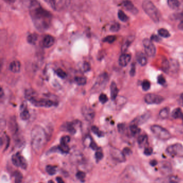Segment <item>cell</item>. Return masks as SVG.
<instances>
[{
	"mask_svg": "<svg viewBox=\"0 0 183 183\" xmlns=\"http://www.w3.org/2000/svg\"><path fill=\"white\" fill-rule=\"evenodd\" d=\"M75 82L79 85H85L87 83V80L83 77H76L75 78Z\"/></svg>",
	"mask_w": 183,
	"mask_h": 183,
	"instance_id": "cell-33",
	"label": "cell"
},
{
	"mask_svg": "<svg viewBox=\"0 0 183 183\" xmlns=\"http://www.w3.org/2000/svg\"><path fill=\"white\" fill-rule=\"evenodd\" d=\"M158 83L160 84L161 85H164V84L166 82L165 79L164 78L163 75H160L158 77Z\"/></svg>",
	"mask_w": 183,
	"mask_h": 183,
	"instance_id": "cell-47",
	"label": "cell"
},
{
	"mask_svg": "<svg viewBox=\"0 0 183 183\" xmlns=\"http://www.w3.org/2000/svg\"><path fill=\"white\" fill-rule=\"evenodd\" d=\"M178 28L180 30H183V20L181 21V22L179 24Z\"/></svg>",
	"mask_w": 183,
	"mask_h": 183,
	"instance_id": "cell-59",
	"label": "cell"
},
{
	"mask_svg": "<svg viewBox=\"0 0 183 183\" xmlns=\"http://www.w3.org/2000/svg\"><path fill=\"white\" fill-rule=\"evenodd\" d=\"M136 60L141 66H144L147 64V57L141 52L136 54Z\"/></svg>",
	"mask_w": 183,
	"mask_h": 183,
	"instance_id": "cell-18",
	"label": "cell"
},
{
	"mask_svg": "<svg viewBox=\"0 0 183 183\" xmlns=\"http://www.w3.org/2000/svg\"><path fill=\"white\" fill-rule=\"evenodd\" d=\"M99 99L100 100V102L102 103V104H105V103L107 102L108 98H107V97L105 94H100V95L99 96Z\"/></svg>",
	"mask_w": 183,
	"mask_h": 183,
	"instance_id": "cell-44",
	"label": "cell"
},
{
	"mask_svg": "<svg viewBox=\"0 0 183 183\" xmlns=\"http://www.w3.org/2000/svg\"><path fill=\"white\" fill-rule=\"evenodd\" d=\"M21 112L20 115L21 118L23 120H27L29 119L30 117V115L29 112L27 108L25 109H24L23 110H21Z\"/></svg>",
	"mask_w": 183,
	"mask_h": 183,
	"instance_id": "cell-32",
	"label": "cell"
},
{
	"mask_svg": "<svg viewBox=\"0 0 183 183\" xmlns=\"http://www.w3.org/2000/svg\"><path fill=\"white\" fill-rule=\"evenodd\" d=\"M110 154L114 160L119 162H124L126 161L125 155L123 152L119 149L112 148L110 149Z\"/></svg>",
	"mask_w": 183,
	"mask_h": 183,
	"instance_id": "cell-11",
	"label": "cell"
},
{
	"mask_svg": "<svg viewBox=\"0 0 183 183\" xmlns=\"http://www.w3.org/2000/svg\"><path fill=\"white\" fill-rule=\"evenodd\" d=\"M82 112L85 119L88 122H91L94 120L95 116V112L91 107L87 106L83 107L82 110Z\"/></svg>",
	"mask_w": 183,
	"mask_h": 183,
	"instance_id": "cell-12",
	"label": "cell"
},
{
	"mask_svg": "<svg viewBox=\"0 0 183 183\" xmlns=\"http://www.w3.org/2000/svg\"><path fill=\"white\" fill-rule=\"evenodd\" d=\"M14 176L15 177V183H21L23 179V175L19 171H15L14 173Z\"/></svg>",
	"mask_w": 183,
	"mask_h": 183,
	"instance_id": "cell-35",
	"label": "cell"
},
{
	"mask_svg": "<svg viewBox=\"0 0 183 183\" xmlns=\"http://www.w3.org/2000/svg\"><path fill=\"white\" fill-rule=\"evenodd\" d=\"M31 146L35 153H39L46 142V134L43 128L36 126L31 131Z\"/></svg>",
	"mask_w": 183,
	"mask_h": 183,
	"instance_id": "cell-2",
	"label": "cell"
},
{
	"mask_svg": "<svg viewBox=\"0 0 183 183\" xmlns=\"http://www.w3.org/2000/svg\"><path fill=\"white\" fill-rule=\"evenodd\" d=\"M56 74L58 75V76L61 78V79H64L66 78L67 76V74L66 72L62 70V69H58L57 70H56Z\"/></svg>",
	"mask_w": 183,
	"mask_h": 183,
	"instance_id": "cell-40",
	"label": "cell"
},
{
	"mask_svg": "<svg viewBox=\"0 0 183 183\" xmlns=\"http://www.w3.org/2000/svg\"><path fill=\"white\" fill-rule=\"evenodd\" d=\"M167 153L171 156L183 157V146L181 144H175L168 147Z\"/></svg>",
	"mask_w": 183,
	"mask_h": 183,
	"instance_id": "cell-6",
	"label": "cell"
},
{
	"mask_svg": "<svg viewBox=\"0 0 183 183\" xmlns=\"http://www.w3.org/2000/svg\"><path fill=\"white\" fill-rule=\"evenodd\" d=\"M135 64H132V67L130 68V75L132 76H134L135 74Z\"/></svg>",
	"mask_w": 183,
	"mask_h": 183,
	"instance_id": "cell-53",
	"label": "cell"
},
{
	"mask_svg": "<svg viewBox=\"0 0 183 183\" xmlns=\"http://www.w3.org/2000/svg\"><path fill=\"white\" fill-rule=\"evenodd\" d=\"M131 59V56L128 54L123 53L122 54L119 59V64L122 67H125L130 62Z\"/></svg>",
	"mask_w": 183,
	"mask_h": 183,
	"instance_id": "cell-14",
	"label": "cell"
},
{
	"mask_svg": "<svg viewBox=\"0 0 183 183\" xmlns=\"http://www.w3.org/2000/svg\"><path fill=\"white\" fill-rule=\"evenodd\" d=\"M150 164H151V166H155L156 165L158 164V162L156 160H152L151 162H150Z\"/></svg>",
	"mask_w": 183,
	"mask_h": 183,
	"instance_id": "cell-58",
	"label": "cell"
},
{
	"mask_svg": "<svg viewBox=\"0 0 183 183\" xmlns=\"http://www.w3.org/2000/svg\"><path fill=\"white\" fill-rule=\"evenodd\" d=\"M108 75L107 73H104L98 77L96 83L94 85V88H92L94 92L98 91L102 89L108 82Z\"/></svg>",
	"mask_w": 183,
	"mask_h": 183,
	"instance_id": "cell-8",
	"label": "cell"
},
{
	"mask_svg": "<svg viewBox=\"0 0 183 183\" xmlns=\"http://www.w3.org/2000/svg\"><path fill=\"white\" fill-rule=\"evenodd\" d=\"M151 132L158 138L166 140L171 137V134L168 130L161 126L158 125H153L151 127Z\"/></svg>",
	"mask_w": 183,
	"mask_h": 183,
	"instance_id": "cell-4",
	"label": "cell"
},
{
	"mask_svg": "<svg viewBox=\"0 0 183 183\" xmlns=\"http://www.w3.org/2000/svg\"><path fill=\"white\" fill-rule=\"evenodd\" d=\"M179 181V178L176 176H171L169 178V181L171 183H177Z\"/></svg>",
	"mask_w": 183,
	"mask_h": 183,
	"instance_id": "cell-51",
	"label": "cell"
},
{
	"mask_svg": "<svg viewBox=\"0 0 183 183\" xmlns=\"http://www.w3.org/2000/svg\"><path fill=\"white\" fill-rule=\"evenodd\" d=\"M147 141H148V137L145 134L141 135L138 138V145L140 146H144L147 143Z\"/></svg>",
	"mask_w": 183,
	"mask_h": 183,
	"instance_id": "cell-28",
	"label": "cell"
},
{
	"mask_svg": "<svg viewBox=\"0 0 183 183\" xmlns=\"http://www.w3.org/2000/svg\"><path fill=\"white\" fill-rule=\"evenodd\" d=\"M120 25L119 23L113 24V25H112L110 27V30L112 32H117L120 30Z\"/></svg>",
	"mask_w": 183,
	"mask_h": 183,
	"instance_id": "cell-43",
	"label": "cell"
},
{
	"mask_svg": "<svg viewBox=\"0 0 183 183\" xmlns=\"http://www.w3.org/2000/svg\"><path fill=\"white\" fill-rule=\"evenodd\" d=\"M150 40H151V41H160V38L158 36L154 34V35H153V36L151 37Z\"/></svg>",
	"mask_w": 183,
	"mask_h": 183,
	"instance_id": "cell-57",
	"label": "cell"
},
{
	"mask_svg": "<svg viewBox=\"0 0 183 183\" xmlns=\"http://www.w3.org/2000/svg\"><path fill=\"white\" fill-rule=\"evenodd\" d=\"M142 8L145 13L155 23L160 21L161 14L158 9L153 3L149 0H145L142 3Z\"/></svg>",
	"mask_w": 183,
	"mask_h": 183,
	"instance_id": "cell-3",
	"label": "cell"
},
{
	"mask_svg": "<svg viewBox=\"0 0 183 183\" xmlns=\"http://www.w3.org/2000/svg\"><path fill=\"white\" fill-rule=\"evenodd\" d=\"M142 89L144 91H147L150 89V83L149 82V81L147 80H145L143 82L142 84Z\"/></svg>",
	"mask_w": 183,
	"mask_h": 183,
	"instance_id": "cell-42",
	"label": "cell"
},
{
	"mask_svg": "<svg viewBox=\"0 0 183 183\" xmlns=\"http://www.w3.org/2000/svg\"><path fill=\"white\" fill-rule=\"evenodd\" d=\"M118 16L119 17L120 20L123 22H126L128 20V17L126 15L123 11L119 10L118 13Z\"/></svg>",
	"mask_w": 183,
	"mask_h": 183,
	"instance_id": "cell-36",
	"label": "cell"
},
{
	"mask_svg": "<svg viewBox=\"0 0 183 183\" xmlns=\"http://www.w3.org/2000/svg\"><path fill=\"white\" fill-rule=\"evenodd\" d=\"M30 16L37 29L44 31L49 28L52 21V15L49 11L41 6L36 0L32 1L30 6Z\"/></svg>",
	"mask_w": 183,
	"mask_h": 183,
	"instance_id": "cell-1",
	"label": "cell"
},
{
	"mask_svg": "<svg viewBox=\"0 0 183 183\" xmlns=\"http://www.w3.org/2000/svg\"><path fill=\"white\" fill-rule=\"evenodd\" d=\"M110 90H111V98L112 100H115L117 98L118 94V89L117 86L116 85L115 82H112L110 87Z\"/></svg>",
	"mask_w": 183,
	"mask_h": 183,
	"instance_id": "cell-20",
	"label": "cell"
},
{
	"mask_svg": "<svg viewBox=\"0 0 183 183\" xmlns=\"http://www.w3.org/2000/svg\"><path fill=\"white\" fill-rule=\"evenodd\" d=\"M46 170L49 175H54L56 173V166L52 165H47L46 167Z\"/></svg>",
	"mask_w": 183,
	"mask_h": 183,
	"instance_id": "cell-37",
	"label": "cell"
},
{
	"mask_svg": "<svg viewBox=\"0 0 183 183\" xmlns=\"http://www.w3.org/2000/svg\"><path fill=\"white\" fill-rule=\"evenodd\" d=\"M123 152V154L125 156L130 155L132 153V150L129 148H124Z\"/></svg>",
	"mask_w": 183,
	"mask_h": 183,
	"instance_id": "cell-52",
	"label": "cell"
},
{
	"mask_svg": "<svg viewBox=\"0 0 183 183\" xmlns=\"http://www.w3.org/2000/svg\"><path fill=\"white\" fill-rule=\"evenodd\" d=\"M76 176L77 178V179L82 181V180L84 179V178L85 177V173L83 171H79L77 173Z\"/></svg>",
	"mask_w": 183,
	"mask_h": 183,
	"instance_id": "cell-45",
	"label": "cell"
},
{
	"mask_svg": "<svg viewBox=\"0 0 183 183\" xmlns=\"http://www.w3.org/2000/svg\"><path fill=\"white\" fill-rule=\"evenodd\" d=\"M20 156L19 153H17L12 156V162L14 165L17 167L20 166Z\"/></svg>",
	"mask_w": 183,
	"mask_h": 183,
	"instance_id": "cell-29",
	"label": "cell"
},
{
	"mask_svg": "<svg viewBox=\"0 0 183 183\" xmlns=\"http://www.w3.org/2000/svg\"><path fill=\"white\" fill-rule=\"evenodd\" d=\"M134 37L130 36L126 39V41L122 46V51L123 53H125L127 51L130 45L132 44V41H134Z\"/></svg>",
	"mask_w": 183,
	"mask_h": 183,
	"instance_id": "cell-21",
	"label": "cell"
},
{
	"mask_svg": "<svg viewBox=\"0 0 183 183\" xmlns=\"http://www.w3.org/2000/svg\"><path fill=\"white\" fill-rule=\"evenodd\" d=\"M172 18L174 19H181L183 18V12L175 13L174 14H173Z\"/></svg>",
	"mask_w": 183,
	"mask_h": 183,
	"instance_id": "cell-46",
	"label": "cell"
},
{
	"mask_svg": "<svg viewBox=\"0 0 183 183\" xmlns=\"http://www.w3.org/2000/svg\"><path fill=\"white\" fill-rule=\"evenodd\" d=\"M21 65L20 62L17 60L11 62L9 65L10 70L15 73L19 72V71L21 70Z\"/></svg>",
	"mask_w": 183,
	"mask_h": 183,
	"instance_id": "cell-17",
	"label": "cell"
},
{
	"mask_svg": "<svg viewBox=\"0 0 183 183\" xmlns=\"http://www.w3.org/2000/svg\"><path fill=\"white\" fill-rule=\"evenodd\" d=\"M76 124L75 123H67L66 124H64V127H62L64 128V130H67L68 132H69L71 134H75L76 132V130L75 128L74 125Z\"/></svg>",
	"mask_w": 183,
	"mask_h": 183,
	"instance_id": "cell-19",
	"label": "cell"
},
{
	"mask_svg": "<svg viewBox=\"0 0 183 183\" xmlns=\"http://www.w3.org/2000/svg\"><path fill=\"white\" fill-rule=\"evenodd\" d=\"M143 45L145 47V51L147 56L149 57H153L155 56L156 47L152 41L148 39H145L143 41Z\"/></svg>",
	"mask_w": 183,
	"mask_h": 183,
	"instance_id": "cell-7",
	"label": "cell"
},
{
	"mask_svg": "<svg viewBox=\"0 0 183 183\" xmlns=\"http://www.w3.org/2000/svg\"><path fill=\"white\" fill-rule=\"evenodd\" d=\"M178 69H179V64L178 63V62L174 59H171L169 61L168 72L175 74L178 72Z\"/></svg>",
	"mask_w": 183,
	"mask_h": 183,
	"instance_id": "cell-15",
	"label": "cell"
},
{
	"mask_svg": "<svg viewBox=\"0 0 183 183\" xmlns=\"http://www.w3.org/2000/svg\"><path fill=\"white\" fill-rule=\"evenodd\" d=\"M181 98H182V99L183 100V94L181 95Z\"/></svg>",
	"mask_w": 183,
	"mask_h": 183,
	"instance_id": "cell-62",
	"label": "cell"
},
{
	"mask_svg": "<svg viewBox=\"0 0 183 183\" xmlns=\"http://www.w3.org/2000/svg\"><path fill=\"white\" fill-rule=\"evenodd\" d=\"M91 130L92 131L94 132V133L97 135L98 137H102L103 136V133L102 131H100V130H99V128L95 126H92Z\"/></svg>",
	"mask_w": 183,
	"mask_h": 183,
	"instance_id": "cell-39",
	"label": "cell"
},
{
	"mask_svg": "<svg viewBox=\"0 0 183 183\" xmlns=\"http://www.w3.org/2000/svg\"><path fill=\"white\" fill-rule=\"evenodd\" d=\"M125 126L123 123H121V124H119L118 126V130L119 132H123L124 130H125Z\"/></svg>",
	"mask_w": 183,
	"mask_h": 183,
	"instance_id": "cell-55",
	"label": "cell"
},
{
	"mask_svg": "<svg viewBox=\"0 0 183 183\" xmlns=\"http://www.w3.org/2000/svg\"><path fill=\"white\" fill-rule=\"evenodd\" d=\"M115 39H116V37L115 36H109L107 37L106 38H105L103 41L104 42H107V43L111 44V43H113L115 41Z\"/></svg>",
	"mask_w": 183,
	"mask_h": 183,
	"instance_id": "cell-41",
	"label": "cell"
},
{
	"mask_svg": "<svg viewBox=\"0 0 183 183\" xmlns=\"http://www.w3.org/2000/svg\"><path fill=\"white\" fill-rule=\"evenodd\" d=\"M31 103L35 107H49L55 105V103L52 100L49 99H38L35 98L31 100H30Z\"/></svg>",
	"mask_w": 183,
	"mask_h": 183,
	"instance_id": "cell-9",
	"label": "cell"
},
{
	"mask_svg": "<svg viewBox=\"0 0 183 183\" xmlns=\"http://www.w3.org/2000/svg\"><path fill=\"white\" fill-rule=\"evenodd\" d=\"M130 132L133 136H135L140 133L141 130L138 127V126L136 124L132 123L131 126L130 127Z\"/></svg>",
	"mask_w": 183,
	"mask_h": 183,
	"instance_id": "cell-26",
	"label": "cell"
},
{
	"mask_svg": "<svg viewBox=\"0 0 183 183\" xmlns=\"http://www.w3.org/2000/svg\"><path fill=\"white\" fill-rule=\"evenodd\" d=\"M70 140V138L69 136H64L62 137L61 138V141L60 143H65V144H68V142H69Z\"/></svg>",
	"mask_w": 183,
	"mask_h": 183,
	"instance_id": "cell-48",
	"label": "cell"
},
{
	"mask_svg": "<svg viewBox=\"0 0 183 183\" xmlns=\"http://www.w3.org/2000/svg\"><path fill=\"white\" fill-rule=\"evenodd\" d=\"M153 149L152 148L148 147V148H146L145 149L144 154H145V155H151L152 153H153Z\"/></svg>",
	"mask_w": 183,
	"mask_h": 183,
	"instance_id": "cell-49",
	"label": "cell"
},
{
	"mask_svg": "<svg viewBox=\"0 0 183 183\" xmlns=\"http://www.w3.org/2000/svg\"><path fill=\"white\" fill-rule=\"evenodd\" d=\"M56 181H58V183H64V181H63L61 178H60V177H56Z\"/></svg>",
	"mask_w": 183,
	"mask_h": 183,
	"instance_id": "cell-60",
	"label": "cell"
},
{
	"mask_svg": "<svg viewBox=\"0 0 183 183\" xmlns=\"http://www.w3.org/2000/svg\"><path fill=\"white\" fill-rule=\"evenodd\" d=\"M164 98L156 94H149L145 97V102L148 104H159L163 102Z\"/></svg>",
	"mask_w": 183,
	"mask_h": 183,
	"instance_id": "cell-10",
	"label": "cell"
},
{
	"mask_svg": "<svg viewBox=\"0 0 183 183\" xmlns=\"http://www.w3.org/2000/svg\"><path fill=\"white\" fill-rule=\"evenodd\" d=\"M170 110L168 107H165L160 111L159 115L162 119H166L169 115Z\"/></svg>",
	"mask_w": 183,
	"mask_h": 183,
	"instance_id": "cell-30",
	"label": "cell"
},
{
	"mask_svg": "<svg viewBox=\"0 0 183 183\" xmlns=\"http://www.w3.org/2000/svg\"><path fill=\"white\" fill-rule=\"evenodd\" d=\"M59 149L60 151L64 153H68L69 151V147H68L67 144L60 143V145L59 146Z\"/></svg>",
	"mask_w": 183,
	"mask_h": 183,
	"instance_id": "cell-38",
	"label": "cell"
},
{
	"mask_svg": "<svg viewBox=\"0 0 183 183\" xmlns=\"http://www.w3.org/2000/svg\"><path fill=\"white\" fill-rule=\"evenodd\" d=\"M37 39H38V35L36 33L29 34L27 37V41H28V43L30 44H32V45L36 44Z\"/></svg>",
	"mask_w": 183,
	"mask_h": 183,
	"instance_id": "cell-27",
	"label": "cell"
},
{
	"mask_svg": "<svg viewBox=\"0 0 183 183\" xmlns=\"http://www.w3.org/2000/svg\"><path fill=\"white\" fill-rule=\"evenodd\" d=\"M158 32L160 36L162 37L163 38H168L170 36V33L165 29H160L158 30Z\"/></svg>",
	"mask_w": 183,
	"mask_h": 183,
	"instance_id": "cell-34",
	"label": "cell"
},
{
	"mask_svg": "<svg viewBox=\"0 0 183 183\" xmlns=\"http://www.w3.org/2000/svg\"><path fill=\"white\" fill-rule=\"evenodd\" d=\"M54 43H55V38L51 35H46L43 39V46L46 48L51 47L54 45Z\"/></svg>",
	"mask_w": 183,
	"mask_h": 183,
	"instance_id": "cell-13",
	"label": "cell"
},
{
	"mask_svg": "<svg viewBox=\"0 0 183 183\" xmlns=\"http://www.w3.org/2000/svg\"><path fill=\"white\" fill-rule=\"evenodd\" d=\"M168 4L172 9H177L179 8L181 3L179 0H168Z\"/></svg>",
	"mask_w": 183,
	"mask_h": 183,
	"instance_id": "cell-23",
	"label": "cell"
},
{
	"mask_svg": "<svg viewBox=\"0 0 183 183\" xmlns=\"http://www.w3.org/2000/svg\"><path fill=\"white\" fill-rule=\"evenodd\" d=\"M123 6L127 10L129 11L133 14H137L138 12V9L134 6L132 2L128 0H126L123 2Z\"/></svg>",
	"mask_w": 183,
	"mask_h": 183,
	"instance_id": "cell-16",
	"label": "cell"
},
{
	"mask_svg": "<svg viewBox=\"0 0 183 183\" xmlns=\"http://www.w3.org/2000/svg\"><path fill=\"white\" fill-rule=\"evenodd\" d=\"M172 116L175 119H183V113L180 108H177L173 111Z\"/></svg>",
	"mask_w": 183,
	"mask_h": 183,
	"instance_id": "cell-24",
	"label": "cell"
},
{
	"mask_svg": "<svg viewBox=\"0 0 183 183\" xmlns=\"http://www.w3.org/2000/svg\"><path fill=\"white\" fill-rule=\"evenodd\" d=\"M83 69L85 72H87L88 71H89L90 70V64L88 62H84V64H83Z\"/></svg>",
	"mask_w": 183,
	"mask_h": 183,
	"instance_id": "cell-54",
	"label": "cell"
},
{
	"mask_svg": "<svg viewBox=\"0 0 183 183\" xmlns=\"http://www.w3.org/2000/svg\"><path fill=\"white\" fill-rule=\"evenodd\" d=\"M95 158L97 161H100L103 158V154L100 151H97L95 154Z\"/></svg>",
	"mask_w": 183,
	"mask_h": 183,
	"instance_id": "cell-50",
	"label": "cell"
},
{
	"mask_svg": "<svg viewBox=\"0 0 183 183\" xmlns=\"http://www.w3.org/2000/svg\"><path fill=\"white\" fill-rule=\"evenodd\" d=\"M3 95V89H2V88H1V92H0V97H1V98H2Z\"/></svg>",
	"mask_w": 183,
	"mask_h": 183,
	"instance_id": "cell-61",
	"label": "cell"
},
{
	"mask_svg": "<svg viewBox=\"0 0 183 183\" xmlns=\"http://www.w3.org/2000/svg\"><path fill=\"white\" fill-rule=\"evenodd\" d=\"M9 127L11 132H13L14 134H15L18 131V127H17V123L16 122L15 118H11L10 121V125Z\"/></svg>",
	"mask_w": 183,
	"mask_h": 183,
	"instance_id": "cell-25",
	"label": "cell"
},
{
	"mask_svg": "<svg viewBox=\"0 0 183 183\" xmlns=\"http://www.w3.org/2000/svg\"><path fill=\"white\" fill-rule=\"evenodd\" d=\"M36 96V92L33 90L31 89L26 90L25 92V96L28 100L30 101L34 98H37Z\"/></svg>",
	"mask_w": 183,
	"mask_h": 183,
	"instance_id": "cell-22",
	"label": "cell"
},
{
	"mask_svg": "<svg viewBox=\"0 0 183 183\" xmlns=\"http://www.w3.org/2000/svg\"><path fill=\"white\" fill-rule=\"evenodd\" d=\"M54 10L61 11L69 6L71 0H47Z\"/></svg>",
	"mask_w": 183,
	"mask_h": 183,
	"instance_id": "cell-5",
	"label": "cell"
},
{
	"mask_svg": "<svg viewBox=\"0 0 183 183\" xmlns=\"http://www.w3.org/2000/svg\"><path fill=\"white\" fill-rule=\"evenodd\" d=\"M90 147H91L93 150H96V149H97V148H98V147H97V146L96 145V143L94 142L93 141H91V142L90 143Z\"/></svg>",
	"mask_w": 183,
	"mask_h": 183,
	"instance_id": "cell-56",
	"label": "cell"
},
{
	"mask_svg": "<svg viewBox=\"0 0 183 183\" xmlns=\"http://www.w3.org/2000/svg\"><path fill=\"white\" fill-rule=\"evenodd\" d=\"M148 118H149V117H148V115L146 114V115H144L141 116V117H140L138 118H136V119H135V120H134V122H135V123H133L136 124V125L141 124V123H143L146 120L148 119Z\"/></svg>",
	"mask_w": 183,
	"mask_h": 183,
	"instance_id": "cell-31",
	"label": "cell"
}]
</instances>
